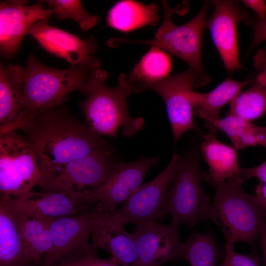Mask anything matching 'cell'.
Here are the masks:
<instances>
[{
  "mask_svg": "<svg viewBox=\"0 0 266 266\" xmlns=\"http://www.w3.org/2000/svg\"><path fill=\"white\" fill-rule=\"evenodd\" d=\"M214 10L206 21L205 27L210 32L225 66L229 71L242 67L238 55L236 26L239 22L252 24L248 14L240 7L237 1L228 0L211 1Z\"/></svg>",
  "mask_w": 266,
  "mask_h": 266,
  "instance_id": "cell-14",
  "label": "cell"
},
{
  "mask_svg": "<svg viewBox=\"0 0 266 266\" xmlns=\"http://www.w3.org/2000/svg\"><path fill=\"white\" fill-rule=\"evenodd\" d=\"M201 177L215 189L211 221L222 231L226 244L234 246L242 241L252 244L266 222V208L259 198L243 190V183L236 174L223 182L213 180L203 171Z\"/></svg>",
  "mask_w": 266,
  "mask_h": 266,
  "instance_id": "cell-2",
  "label": "cell"
},
{
  "mask_svg": "<svg viewBox=\"0 0 266 266\" xmlns=\"http://www.w3.org/2000/svg\"><path fill=\"white\" fill-rule=\"evenodd\" d=\"M13 212L29 256L33 264H38L53 247L48 219L26 217Z\"/></svg>",
  "mask_w": 266,
  "mask_h": 266,
  "instance_id": "cell-24",
  "label": "cell"
},
{
  "mask_svg": "<svg viewBox=\"0 0 266 266\" xmlns=\"http://www.w3.org/2000/svg\"><path fill=\"white\" fill-rule=\"evenodd\" d=\"M206 121L226 134L236 150L244 149L250 135L262 128L251 122L229 115L223 118L209 119Z\"/></svg>",
  "mask_w": 266,
  "mask_h": 266,
  "instance_id": "cell-28",
  "label": "cell"
},
{
  "mask_svg": "<svg viewBox=\"0 0 266 266\" xmlns=\"http://www.w3.org/2000/svg\"><path fill=\"white\" fill-rule=\"evenodd\" d=\"M220 247L209 233L191 234L182 245L181 260L190 266H218Z\"/></svg>",
  "mask_w": 266,
  "mask_h": 266,
  "instance_id": "cell-26",
  "label": "cell"
},
{
  "mask_svg": "<svg viewBox=\"0 0 266 266\" xmlns=\"http://www.w3.org/2000/svg\"><path fill=\"white\" fill-rule=\"evenodd\" d=\"M160 20L155 3L143 4L133 0L116 2L107 17L108 25L116 30L129 32L146 26H154Z\"/></svg>",
  "mask_w": 266,
  "mask_h": 266,
  "instance_id": "cell-21",
  "label": "cell"
},
{
  "mask_svg": "<svg viewBox=\"0 0 266 266\" xmlns=\"http://www.w3.org/2000/svg\"><path fill=\"white\" fill-rule=\"evenodd\" d=\"M253 64L257 74L255 79L252 81L259 83L266 87V45L255 54Z\"/></svg>",
  "mask_w": 266,
  "mask_h": 266,
  "instance_id": "cell-32",
  "label": "cell"
},
{
  "mask_svg": "<svg viewBox=\"0 0 266 266\" xmlns=\"http://www.w3.org/2000/svg\"><path fill=\"white\" fill-rule=\"evenodd\" d=\"M182 156L174 153L165 169L152 181L141 187L122 206L112 212H107L105 219L121 225L131 223L141 225L155 222L166 215L164 201L167 189L172 182Z\"/></svg>",
  "mask_w": 266,
  "mask_h": 266,
  "instance_id": "cell-8",
  "label": "cell"
},
{
  "mask_svg": "<svg viewBox=\"0 0 266 266\" xmlns=\"http://www.w3.org/2000/svg\"><path fill=\"white\" fill-rule=\"evenodd\" d=\"M164 19L155 37L148 40H135L123 38L111 39L108 45L117 47L124 43H136L151 45L168 52L186 62L198 73L200 87L210 80L203 66L201 59V38L210 2L206 1L200 11L184 25L173 24L172 17L175 13H184L182 4L171 8L166 0H162Z\"/></svg>",
  "mask_w": 266,
  "mask_h": 266,
  "instance_id": "cell-5",
  "label": "cell"
},
{
  "mask_svg": "<svg viewBox=\"0 0 266 266\" xmlns=\"http://www.w3.org/2000/svg\"><path fill=\"white\" fill-rule=\"evenodd\" d=\"M106 212L97 206L76 215L47 218L53 247L45 256L43 266L58 264L69 255L77 254L83 258L95 252L91 248V237Z\"/></svg>",
  "mask_w": 266,
  "mask_h": 266,
  "instance_id": "cell-11",
  "label": "cell"
},
{
  "mask_svg": "<svg viewBox=\"0 0 266 266\" xmlns=\"http://www.w3.org/2000/svg\"><path fill=\"white\" fill-rule=\"evenodd\" d=\"M107 75L99 68L91 73L83 93L86 99L82 104L87 123L100 135L116 137L121 128L124 136L132 137L144 123L142 118L132 117L128 111L127 100L134 92L133 84L128 76L122 74L115 87H108L104 84Z\"/></svg>",
  "mask_w": 266,
  "mask_h": 266,
  "instance_id": "cell-3",
  "label": "cell"
},
{
  "mask_svg": "<svg viewBox=\"0 0 266 266\" xmlns=\"http://www.w3.org/2000/svg\"><path fill=\"white\" fill-rule=\"evenodd\" d=\"M105 214L92 233V250L100 248L106 251L120 266H141L132 233L126 232L123 226L106 220Z\"/></svg>",
  "mask_w": 266,
  "mask_h": 266,
  "instance_id": "cell-18",
  "label": "cell"
},
{
  "mask_svg": "<svg viewBox=\"0 0 266 266\" xmlns=\"http://www.w3.org/2000/svg\"><path fill=\"white\" fill-rule=\"evenodd\" d=\"M93 70L81 65L67 69L51 68L31 54L24 67L23 112L52 109L65 101L70 93L80 91L83 94Z\"/></svg>",
  "mask_w": 266,
  "mask_h": 266,
  "instance_id": "cell-4",
  "label": "cell"
},
{
  "mask_svg": "<svg viewBox=\"0 0 266 266\" xmlns=\"http://www.w3.org/2000/svg\"><path fill=\"white\" fill-rule=\"evenodd\" d=\"M44 1L28 5L24 0L0 3V48L9 57L19 48L21 41L33 26L40 20H48L54 14L53 9L43 7Z\"/></svg>",
  "mask_w": 266,
  "mask_h": 266,
  "instance_id": "cell-17",
  "label": "cell"
},
{
  "mask_svg": "<svg viewBox=\"0 0 266 266\" xmlns=\"http://www.w3.org/2000/svg\"><path fill=\"white\" fill-rule=\"evenodd\" d=\"M234 246L226 244V254L223 262L218 266H259L254 257L242 255L234 250Z\"/></svg>",
  "mask_w": 266,
  "mask_h": 266,
  "instance_id": "cell-30",
  "label": "cell"
},
{
  "mask_svg": "<svg viewBox=\"0 0 266 266\" xmlns=\"http://www.w3.org/2000/svg\"><path fill=\"white\" fill-rule=\"evenodd\" d=\"M39 162V187L52 178L68 162L101 148L111 146L65 110L57 108L31 114L18 128Z\"/></svg>",
  "mask_w": 266,
  "mask_h": 266,
  "instance_id": "cell-1",
  "label": "cell"
},
{
  "mask_svg": "<svg viewBox=\"0 0 266 266\" xmlns=\"http://www.w3.org/2000/svg\"><path fill=\"white\" fill-rule=\"evenodd\" d=\"M71 266H120L112 260L104 259L98 257L95 252L73 261Z\"/></svg>",
  "mask_w": 266,
  "mask_h": 266,
  "instance_id": "cell-33",
  "label": "cell"
},
{
  "mask_svg": "<svg viewBox=\"0 0 266 266\" xmlns=\"http://www.w3.org/2000/svg\"><path fill=\"white\" fill-rule=\"evenodd\" d=\"M247 7L252 9L259 19L266 17V4L265 0H244L241 1Z\"/></svg>",
  "mask_w": 266,
  "mask_h": 266,
  "instance_id": "cell-35",
  "label": "cell"
},
{
  "mask_svg": "<svg viewBox=\"0 0 266 266\" xmlns=\"http://www.w3.org/2000/svg\"><path fill=\"white\" fill-rule=\"evenodd\" d=\"M134 92L151 89L163 99L171 127L175 144L190 131H199L194 120V109L188 97L189 92L200 87L196 71L189 67L178 74L150 83H133Z\"/></svg>",
  "mask_w": 266,
  "mask_h": 266,
  "instance_id": "cell-10",
  "label": "cell"
},
{
  "mask_svg": "<svg viewBox=\"0 0 266 266\" xmlns=\"http://www.w3.org/2000/svg\"><path fill=\"white\" fill-rule=\"evenodd\" d=\"M201 172L196 151L182 156L164 201L165 213L172 222L193 227L211 220V198L203 189Z\"/></svg>",
  "mask_w": 266,
  "mask_h": 266,
  "instance_id": "cell-6",
  "label": "cell"
},
{
  "mask_svg": "<svg viewBox=\"0 0 266 266\" xmlns=\"http://www.w3.org/2000/svg\"><path fill=\"white\" fill-rule=\"evenodd\" d=\"M41 177L38 160L23 136L16 131L0 135V195L15 197L29 192Z\"/></svg>",
  "mask_w": 266,
  "mask_h": 266,
  "instance_id": "cell-7",
  "label": "cell"
},
{
  "mask_svg": "<svg viewBox=\"0 0 266 266\" xmlns=\"http://www.w3.org/2000/svg\"><path fill=\"white\" fill-rule=\"evenodd\" d=\"M252 24L254 34L249 50H252L259 44L266 40V17L264 19L257 18L253 21Z\"/></svg>",
  "mask_w": 266,
  "mask_h": 266,
  "instance_id": "cell-34",
  "label": "cell"
},
{
  "mask_svg": "<svg viewBox=\"0 0 266 266\" xmlns=\"http://www.w3.org/2000/svg\"><path fill=\"white\" fill-rule=\"evenodd\" d=\"M29 33L32 35L45 50L72 64L81 65L92 69L98 68L99 58L93 56L98 48L95 38L91 36L85 39L52 27L48 20L35 23Z\"/></svg>",
  "mask_w": 266,
  "mask_h": 266,
  "instance_id": "cell-15",
  "label": "cell"
},
{
  "mask_svg": "<svg viewBox=\"0 0 266 266\" xmlns=\"http://www.w3.org/2000/svg\"><path fill=\"white\" fill-rule=\"evenodd\" d=\"M248 174L250 178L256 177L259 179L256 195L266 208V162L256 167L249 168Z\"/></svg>",
  "mask_w": 266,
  "mask_h": 266,
  "instance_id": "cell-31",
  "label": "cell"
},
{
  "mask_svg": "<svg viewBox=\"0 0 266 266\" xmlns=\"http://www.w3.org/2000/svg\"><path fill=\"white\" fill-rule=\"evenodd\" d=\"M236 150L219 141L214 133L204 136L200 152L208 165V173L211 178L223 182L238 172L240 168Z\"/></svg>",
  "mask_w": 266,
  "mask_h": 266,
  "instance_id": "cell-22",
  "label": "cell"
},
{
  "mask_svg": "<svg viewBox=\"0 0 266 266\" xmlns=\"http://www.w3.org/2000/svg\"><path fill=\"white\" fill-rule=\"evenodd\" d=\"M230 104L228 115L252 122L266 113V87L255 82L248 90L240 92Z\"/></svg>",
  "mask_w": 266,
  "mask_h": 266,
  "instance_id": "cell-27",
  "label": "cell"
},
{
  "mask_svg": "<svg viewBox=\"0 0 266 266\" xmlns=\"http://www.w3.org/2000/svg\"><path fill=\"white\" fill-rule=\"evenodd\" d=\"M46 2L54 10V14L58 19L73 20L84 31L92 29L98 22V17L88 13L83 8L80 0H50Z\"/></svg>",
  "mask_w": 266,
  "mask_h": 266,
  "instance_id": "cell-29",
  "label": "cell"
},
{
  "mask_svg": "<svg viewBox=\"0 0 266 266\" xmlns=\"http://www.w3.org/2000/svg\"><path fill=\"white\" fill-rule=\"evenodd\" d=\"M0 266H34L31 260L15 215L5 199H0Z\"/></svg>",
  "mask_w": 266,
  "mask_h": 266,
  "instance_id": "cell-20",
  "label": "cell"
},
{
  "mask_svg": "<svg viewBox=\"0 0 266 266\" xmlns=\"http://www.w3.org/2000/svg\"><path fill=\"white\" fill-rule=\"evenodd\" d=\"M72 260H68L66 261L63 262L61 264H58L55 266H71Z\"/></svg>",
  "mask_w": 266,
  "mask_h": 266,
  "instance_id": "cell-37",
  "label": "cell"
},
{
  "mask_svg": "<svg viewBox=\"0 0 266 266\" xmlns=\"http://www.w3.org/2000/svg\"><path fill=\"white\" fill-rule=\"evenodd\" d=\"M259 236H260L261 249L266 261V222L264 224Z\"/></svg>",
  "mask_w": 266,
  "mask_h": 266,
  "instance_id": "cell-36",
  "label": "cell"
},
{
  "mask_svg": "<svg viewBox=\"0 0 266 266\" xmlns=\"http://www.w3.org/2000/svg\"><path fill=\"white\" fill-rule=\"evenodd\" d=\"M16 214L26 217L54 218L74 216L95 210L97 204L88 191L77 193L66 191H31L15 196L0 195Z\"/></svg>",
  "mask_w": 266,
  "mask_h": 266,
  "instance_id": "cell-12",
  "label": "cell"
},
{
  "mask_svg": "<svg viewBox=\"0 0 266 266\" xmlns=\"http://www.w3.org/2000/svg\"><path fill=\"white\" fill-rule=\"evenodd\" d=\"M179 225L171 221L167 225L155 222L136 226L132 233L141 266H161L181 260Z\"/></svg>",
  "mask_w": 266,
  "mask_h": 266,
  "instance_id": "cell-16",
  "label": "cell"
},
{
  "mask_svg": "<svg viewBox=\"0 0 266 266\" xmlns=\"http://www.w3.org/2000/svg\"><path fill=\"white\" fill-rule=\"evenodd\" d=\"M160 160L157 157H142L134 161L119 162L103 184L89 191L90 198L100 209L115 210L141 187L147 172Z\"/></svg>",
  "mask_w": 266,
  "mask_h": 266,
  "instance_id": "cell-13",
  "label": "cell"
},
{
  "mask_svg": "<svg viewBox=\"0 0 266 266\" xmlns=\"http://www.w3.org/2000/svg\"><path fill=\"white\" fill-rule=\"evenodd\" d=\"M172 67L170 56L164 50L152 46L128 76L133 83H150L168 77Z\"/></svg>",
  "mask_w": 266,
  "mask_h": 266,
  "instance_id": "cell-25",
  "label": "cell"
},
{
  "mask_svg": "<svg viewBox=\"0 0 266 266\" xmlns=\"http://www.w3.org/2000/svg\"><path fill=\"white\" fill-rule=\"evenodd\" d=\"M56 265H54V266H55Z\"/></svg>",
  "mask_w": 266,
  "mask_h": 266,
  "instance_id": "cell-38",
  "label": "cell"
},
{
  "mask_svg": "<svg viewBox=\"0 0 266 266\" xmlns=\"http://www.w3.org/2000/svg\"><path fill=\"white\" fill-rule=\"evenodd\" d=\"M118 163L112 147L100 149L68 162L40 187L43 191H94L107 180Z\"/></svg>",
  "mask_w": 266,
  "mask_h": 266,
  "instance_id": "cell-9",
  "label": "cell"
},
{
  "mask_svg": "<svg viewBox=\"0 0 266 266\" xmlns=\"http://www.w3.org/2000/svg\"><path fill=\"white\" fill-rule=\"evenodd\" d=\"M251 82H240L228 78L207 93H199L194 90L189 92L188 97L194 114L205 121L220 118L219 113L222 107L230 102Z\"/></svg>",
  "mask_w": 266,
  "mask_h": 266,
  "instance_id": "cell-23",
  "label": "cell"
},
{
  "mask_svg": "<svg viewBox=\"0 0 266 266\" xmlns=\"http://www.w3.org/2000/svg\"><path fill=\"white\" fill-rule=\"evenodd\" d=\"M24 68L19 65H1L0 68V135L9 130L23 110Z\"/></svg>",
  "mask_w": 266,
  "mask_h": 266,
  "instance_id": "cell-19",
  "label": "cell"
}]
</instances>
